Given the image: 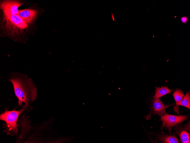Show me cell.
<instances>
[{"instance_id":"1","label":"cell","mask_w":190,"mask_h":143,"mask_svg":"<svg viewBox=\"0 0 190 143\" xmlns=\"http://www.w3.org/2000/svg\"><path fill=\"white\" fill-rule=\"evenodd\" d=\"M8 77L18 99V105L22 106L24 104L28 107L37 97V88L33 81L26 74L18 72H10Z\"/></svg>"},{"instance_id":"2","label":"cell","mask_w":190,"mask_h":143,"mask_svg":"<svg viewBox=\"0 0 190 143\" xmlns=\"http://www.w3.org/2000/svg\"><path fill=\"white\" fill-rule=\"evenodd\" d=\"M22 108L19 110H6L0 115V120L5 122L4 125L5 130L8 134L15 135L17 133L16 123L19 115L28 108L26 106L23 105Z\"/></svg>"},{"instance_id":"3","label":"cell","mask_w":190,"mask_h":143,"mask_svg":"<svg viewBox=\"0 0 190 143\" xmlns=\"http://www.w3.org/2000/svg\"><path fill=\"white\" fill-rule=\"evenodd\" d=\"M188 116H177L165 113L162 115L161 120L162 122L161 127L168 129L171 132L172 127L185 121L187 118Z\"/></svg>"},{"instance_id":"4","label":"cell","mask_w":190,"mask_h":143,"mask_svg":"<svg viewBox=\"0 0 190 143\" xmlns=\"http://www.w3.org/2000/svg\"><path fill=\"white\" fill-rule=\"evenodd\" d=\"M23 4L17 1L5 0L0 4V8L5 17L18 15V8Z\"/></svg>"},{"instance_id":"5","label":"cell","mask_w":190,"mask_h":143,"mask_svg":"<svg viewBox=\"0 0 190 143\" xmlns=\"http://www.w3.org/2000/svg\"><path fill=\"white\" fill-rule=\"evenodd\" d=\"M166 113L165 106L158 98H153L152 104L149 114L146 117L147 119H150L152 115H158L161 116Z\"/></svg>"},{"instance_id":"6","label":"cell","mask_w":190,"mask_h":143,"mask_svg":"<svg viewBox=\"0 0 190 143\" xmlns=\"http://www.w3.org/2000/svg\"><path fill=\"white\" fill-rule=\"evenodd\" d=\"M35 10L26 9L19 11L18 15L27 24L31 23L37 15Z\"/></svg>"},{"instance_id":"7","label":"cell","mask_w":190,"mask_h":143,"mask_svg":"<svg viewBox=\"0 0 190 143\" xmlns=\"http://www.w3.org/2000/svg\"><path fill=\"white\" fill-rule=\"evenodd\" d=\"M6 19L12 25L21 29H24L27 27V24L18 15L6 17Z\"/></svg>"},{"instance_id":"8","label":"cell","mask_w":190,"mask_h":143,"mask_svg":"<svg viewBox=\"0 0 190 143\" xmlns=\"http://www.w3.org/2000/svg\"><path fill=\"white\" fill-rule=\"evenodd\" d=\"M174 129L176 131V134L179 136L181 143H190V134L186 129H183L182 126L178 125Z\"/></svg>"},{"instance_id":"9","label":"cell","mask_w":190,"mask_h":143,"mask_svg":"<svg viewBox=\"0 0 190 143\" xmlns=\"http://www.w3.org/2000/svg\"><path fill=\"white\" fill-rule=\"evenodd\" d=\"M155 92L154 98H158L168 94L170 93L172 90L169 89L167 86L155 87Z\"/></svg>"},{"instance_id":"10","label":"cell","mask_w":190,"mask_h":143,"mask_svg":"<svg viewBox=\"0 0 190 143\" xmlns=\"http://www.w3.org/2000/svg\"><path fill=\"white\" fill-rule=\"evenodd\" d=\"M179 105L183 106L190 109V93L189 91L187 92L181 100L177 104L176 108Z\"/></svg>"},{"instance_id":"11","label":"cell","mask_w":190,"mask_h":143,"mask_svg":"<svg viewBox=\"0 0 190 143\" xmlns=\"http://www.w3.org/2000/svg\"><path fill=\"white\" fill-rule=\"evenodd\" d=\"M161 143H179V142L176 137L173 136H165L160 138Z\"/></svg>"},{"instance_id":"12","label":"cell","mask_w":190,"mask_h":143,"mask_svg":"<svg viewBox=\"0 0 190 143\" xmlns=\"http://www.w3.org/2000/svg\"><path fill=\"white\" fill-rule=\"evenodd\" d=\"M173 95L175 101L176 105L181 100L184 96L183 92L178 88H176L173 93Z\"/></svg>"},{"instance_id":"13","label":"cell","mask_w":190,"mask_h":143,"mask_svg":"<svg viewBox=\"0 0 190 143\" xmlns=\"http://www.w3.org/2000/svg\"><path fill=\"white\" fill-rule=\"evenodd\" d=\"M180 19L181 22L183 24H186L188 21V18L186 16H183L181 17Z\"/></svg>"}]
</instances>
